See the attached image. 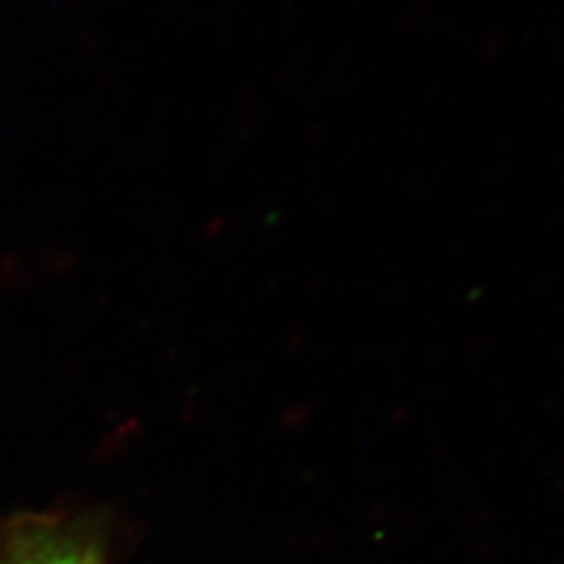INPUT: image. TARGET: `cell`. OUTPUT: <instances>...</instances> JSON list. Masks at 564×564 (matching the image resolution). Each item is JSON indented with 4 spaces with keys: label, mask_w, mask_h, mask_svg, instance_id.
Returning a JSON list of instances; mask_svg holds the SVG:
<instances>
[{
    "label": "cell",
    "mask_w": 564,
    "mask_h": 564,
    "mask_svg": "<svg viewBox=\"0 0 564 564\" xmlns=\"http://www.w3.org/2000/svg\"><path fill=\"white\" fill-rule=\"evenodd\" d=\"M0 564H105L90 524L30 514L0 531Z\"/></svg>",
    "instance_id": "cell-1"
}]
</instances>
